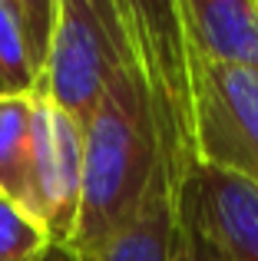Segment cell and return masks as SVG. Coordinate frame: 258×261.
<instances>
[{
	"mask_svg": "<svg viewBox=\"0 0 258 261\" xmlns=\"http://www.w3.org/2000/svg\"><path fill=\"white\" fill-rule=\"evenodd\" d=\"M202 63L258 73V0H175Z\"/></svg>",
	"mask_w": 258,
	"mask_h": 261,
	"instance_id": "obj_7",
	"label": "cell"
},
{
	"mask_svg": "<svg viewBox=\"0 0 258 261\" xmlns=\"http://www.w3.org/2000/svg\"><path fill=\"white\" fill-rule=\"evenodd\" d=\"M186 198L199 228L228 261H258V185L199 162Z\"/></svg>",
	"mask_w": 258,
	"mask_h": 261,
	"instance_id": "obj_5",
	"label": "cell"
},
{
	"mask_svg": "<svg viewBox=\"0 0 258 261\" xmlns=\"http://www.w3.org/2000/svg\"><path fill=\"white\" fill-rule=\"evenodd\" d=\"M50 245V235L33 215L0 198V261H37Z\"/></svg>",
	"mask_w": 258,
	"mask_h": 261,
	"instance_id": "obj_9",
	"label": "cell"
},
{
	"mask_svg": "<svg viewBox=\"0 0 258 261\" xmlns=\"http://www.w3.org/2000/svg\"><path fill=\"white\" fill-rule=\"evenodd\" d=\"M192 86L199 162L258 185V73L195 57Z\"/></svg>",
	"mask_w": 258,
	"mask_h": 261,
	"instance_id": "obj_3",
	"label": "cell"
},
{
	"mask_svg": "<svg viewBox=\"0 0 258 261\" xmlns=\"http://www.w3.org/2000/svg\"><path fill=\"white\" fill-rule=\"evenodd\" d=\"M169 261H228L219 248L212 245V238L199 228L192 215V205L182 195L179 222H175V238H172V258Z\"/></svg>",
	"mask_w": 258,
	"mask_h": 261,
	"instance_id": "obj_10",
	"label": "cell"
},
{
	"mask_svg": "<svg viewBox=\"0 0 258 261\" xmlns=\"http://www.w3.org/2000/svg\"><path fill=\"white\" fill-rule=\"evenodd\" d=\"M126 17V7H123ZM86 182L73 248L93 255L133 218L156 162V113L142 60L126 23V57L86 119Z\"/></svg>",
	"mask_w": 258,
	"mask_h": 261,
	"instance_id": "obj_1",
	"label": "cell"
},
{
	"mask_svg": "<svg viewBox=\"0 0 258 261\" xmlns=\"http://www.w3.org/2000/svg\"><path fill=\"white\" fill-rule=\"evenodd\" d=\"M123 57V0H60L50 60L33 99H50L53 106L86 126Z\"/></svg>",
	"mask_w": 258,
	"mask_h": 261,
	"instance_id": "obj_2",
	"label": "cell"
},
{
	"mask_svg": "<svg viewBox=\"0 0 258 261\" xmlns=\"http://www.w3.org/2000/svg\"><path fill=\"white\" fill-rule=\"evenodd\" d=\"M86 182V133L83 122L53 106L33 99V192L37 222L57 245H73L83 208Z\"/></svg>",
	"mask_w": 258,
	"mask_h": 261,
	"instance_id": "obj_4",
	"label": "cell"
},
{
	"mask_svg": "<svg viewBox=\"0 0 258 261\" xmlns=\"http://www.w3.org/2000/svg\"><path fill=\"white\" fill-rule=\"evenodd\" d=\"M60 0H0V96H37Z\"/></svg>",
	"mask_w": 258,
	"mask_h": 261,
	"instance_id": "obj_6",
	"label": "cell"
},
{
	"mask_svg": "<svg viewBox=\"0 0 258 261\" xmlns=\"http://www.w3.org/2000/svg\"><path fill=\"white\" fill-rule=\"evenodd\" d=\"M0 198L37 218L33 96H0Z\"/></svg>",
	"mask_w": 258,
	"mask_h": 261,
	"instance_id": "obj_8",
	"label": "cell"
},
{
	"mask_svg": "<svg viewBox=\"0 0 258 261\" xmlns=\"http://www.w3.org/2000/svg\"><path fill=\"white\" fill-rule=\"evenodd\" d=\"M37 261H83V255H80L73 245H57V242H50V245H46V251H43Z\"/></svg>",
	"mask_w": 258,
	"mask_h": 261,
	"instance_id": "obj_11",
	"label": "cell"
}]
</instances>
